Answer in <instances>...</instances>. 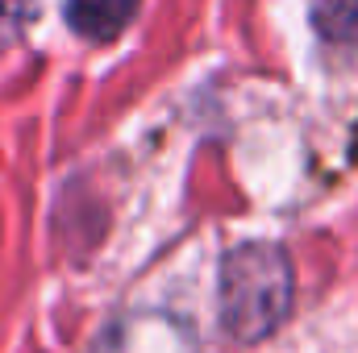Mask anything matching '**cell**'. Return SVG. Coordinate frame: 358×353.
Here are the masks:
<instances>
[{
    "mask_svg": "<svg viewBox=\"0 0 358 353\" xmlns=\"http://www.w3.org/2000/svg\"><path fill=\"white\" fill-rule=\"evenodd\" d=\"M296 270L283 246L242 241L221 258V324L234 341L255 345L287 320Z\"/></svg>",
    "mask_w": 358,
    "mask_h": 353,
    "instance_id": "cell-1",
    "label": "cell"
},
{
    "mask_svg": "<svg viewBox=\"0 0 358 353\" xmlns=\"http://www.w3.org/2000/svg\"><path fill=\"white\" fill-rule=\"evenodd\" d=\"M21 13H25V4H21V0H0V42H8V38L17 33Z\"/></svg>",
    "mask_w": 358,
    "mask_h": 353,
    "instance_id": "cell-4",
    "label": "cell"
},
{
    "mask_svg": "<svg viewBox=\"0 0 358 353\" xmlns=\"http://www.w3.org/2000/svg\"><path fill=\"white\" fill-rule=\"evenodd\" d=\"M134 17L138 0H67V25L92 42H113Z\"/></svg>",
    "mask_w": 358,
    "mask_h": 353,
    "instance_id": "cell-2",
    "label": "cell"
},
{
    "mask_svg": "<svg viewBox=\"0 0 358 353\" xmlns=\"http://www.w3.org/2000/svg\"><path fill=\"white\" fill-rule=\"evenodd\" d=\"M313 29L329 46H358V0H313Z\"/></svg>",
    "mask_w": 358,
    "mask_h": 353,
    "instance_id": "cell-3",
    "label": "cell"
}]
</instances>
